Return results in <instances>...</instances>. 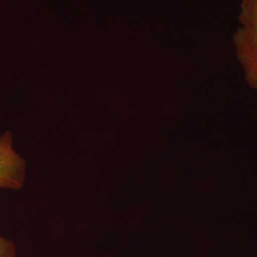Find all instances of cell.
Here are the masks:
<instances>
[{
    "label": "cell",
    "mask_w": 257,
    "mask_h": 257,
    "mask_svg": "<svg viewBox=\"0 0 257 257\" xmlns=\"http://www.w3.org/2000/svg\"><path fill=\"white\" fill-rule=\"evenodd\" d=\"M233 41L248 85L257 91V0H242Z\"/></svg>",
    "instance_id": "1"
},
{
    "label": "cell",
    "mask_w": 257,
    "mask_h": 257,
    "mask_svg": "<svg viewBox=\"0 0 257 257\" xmlns=\"http://www.w3.org/2000/svg\"><path fill=\"white\" fill-rule=\"evenodd\" d=\"M26 176V162L13 148L11 132L0 137V188L20 190Z\"/></svg>",
    "instance_id": "2"
},
{
    "label": "cell",
    "mask_w": 257,
    "mask_h": 257,
    "mask_svg": "<svg viewBox=\"0 0 257 257\" xmlns=\"http://www.w3.org/2000/svg\"><path fill=\"white\" fill-rule=\"evenodd\" d=\"M0 257H16V246L9 240L0 235Z\"/></svg>",
    "instance_id": "3"
}]
</instances>
